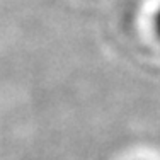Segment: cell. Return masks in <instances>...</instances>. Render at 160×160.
<instances>
[{"label": "cell", "instance_id": "obj_1", "mask_svg": "<svg viewBox=\"0 0 160 160\" xmlns=\"http://www.w3.org/2000/svg\"><path fill=\"white\" fill-rule=\"evenodd\" d=\"M155 32H157V38L160 39V9L155 14Z\"/></svg>", "mask_w": 160, "mask_h": 160}]
</instances>
